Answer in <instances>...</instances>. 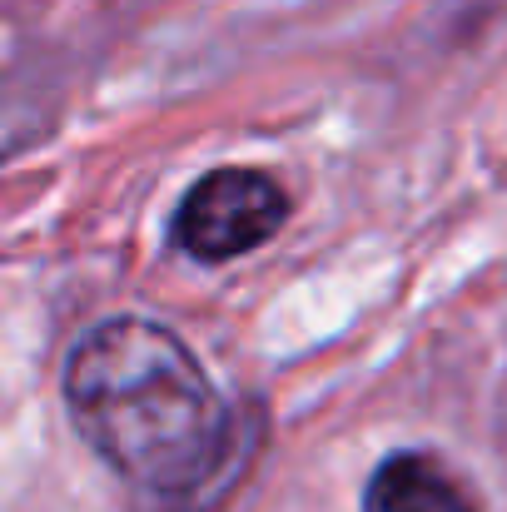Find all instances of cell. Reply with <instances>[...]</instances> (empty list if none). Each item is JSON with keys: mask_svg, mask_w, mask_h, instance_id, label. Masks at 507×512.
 <instances>
[{"mask_svg": "<svg viewBox=\"0 0 507 512\" xmlns=\"http://www.w3.org/2000/svg\"><path fill=\"white\" fill-rule=\"evenodd\" d=\"M75 433L130 488L199 498L234 453V418L199 358L150 319H105L65 358Z\"/></svg>", "mask_w": 507, "mask_h": 512, "instance_id": "6da1fadb", "label": "cell"}, {"mask_svg": "<svg viewBox=\"0 0 507 512\" xmlns=\"http://www.w3.org/2000/svg\"><path fill=\"white\" fill-rule=\"evenodd\" d=\"M289 219V194L264 170H209L174 209V244L199 264H229L269 244Z\"/></svg>", "mask_w": 507, "mask_h": 512, "instance_id": "7a4b0ae2", "label": "cell"}, {"mask_svg": "<svg viewBox=\"0 0 507 512\" xmlns=\"http://www.w3.org/2000/svg\"><path fill=\"white\" fill-rule=\"evenodd\" d=\"M363 512H483L468 483L433 453L403 448L388 453L368 488H363Z\"/></svg>", "mask_w": 507, "mask_h": 512, "instance_id": "3957f363", "label": "cell"}]
</instances>
